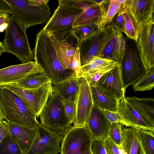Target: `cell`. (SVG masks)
Wrapping results in <instances>:
<instances>
[{"label":"cell","mask_w":154,"mask_h":154,"mask_svg":"<svg viewBox=\"0 0 154 154\" xmlns=\"http://www.w3.org/2000/svg\"><path fill=\"white\" fill-rule=\"evenodd\" d=\"M154 87V67L148 69L143 76L133 85L134 91L150 90Z\"/></svg>","instance_id":"30"},{"label":"cell","mask_w":154,"mask_h":154,"mask_svg":"<svg viewBox=\"0 0 154 154\" xmlns=\"http://www.w3.org/2000/svg\"><path fill=\"white\" fill-rule=\"evenodd\" d=\"M72 29L53 33L46 32L55 48L60 63L65 69H68L69 64L78 47L79 41Z\"/></svg>","instance_id":"10"},{"label":"cell","mask_w":154,"mask_h":154,"mask_svg":"<svg viewBox=\"0 0 154 154\" xmlns=\"http://www.w3.org/2000/svg\"><path fill=\"white\" fill-rule=\"evenodd\" d=\"M122 15L124 23L122 30L128 38L137 42L140 24L134 16L127 10L123 8Z\"/></svg>","instance_id":"28"},{"label":"cell","mask_w":154,"mask_h":154,"mask_svg":"<svg viewBox=\"0 0 154 154\" xmlns=\"http://www.w3.org/2000/svg\"><path fill=\"white\" fill-rule=\"evenodd\" d=\"M10 6L12 17L26 29L47 23L51 18L47 0H5Z\"/></svg>","instance_id":"3"},{"label":"cell","mask_w":154,"mask_h":154,"mask_svg":"<svg viewBox=\"0 0 154 154\" xmlns=\"http://www.w3.org/2000/svg\"><path fill=\"white\" fill-rule=\"evenodd\" d=\"M124 8L140 24L154 15V0H125Z\"/></svg>","instance_id":"22"},{"label":"cell","mask_w":154,"mask_h":154,"mask_svg":"<svg viewBox=\"0 0 154 154\" xmlns=\"http://www.w3.org/2000/svg\"><path fill=\"white\" fill-rule=\"evenodd\" d=\"M26 30L12 16H10L8 24L5 30L3 44L6 51L14 55L22 64L31 62L34 59Z\"/></svg>","instance_id":"4"},{"label":"cell","mask_w":154,"mask_h":154,"mask_svg":"<svg viewBox=\"0 0 154 154\" xmlns=\"http://www.w3.org/2000/svg\"><path fill=\"white\" fill-rule=\"evenodd\" d=\"M6 52L4 46L3 45L1 42H0V56H1L3 53Z\"/></svg>","instance_id":"46"},{"label":"cell","mask_w":154,"mask_h":154,"mask_svg":"<svg viewBox=\"0 0 154 154\" xmlns=\"http://www.w3.org/2000/svg\"><path fill=\"white\" fill-rule=\"evenodd\" d=\"M102 111L111 123L118 122L128 126L127 124L122 117L119 112H111L106 110Z\"/></svg>","instance_id":"41"},{"label":"cell","mask_w":154,"mask_h":154,"mask_svg":"<svg viewBox=\"0 0 154 154\" xmlns=\"http://www.w3.org/2000/svg\"><path fill=\"white\" fill-rule=\"evenodd\" d=\"M112 35L111 25L98 29L79 42L81 66L88 63L95 56L103 52Z\"/></svg>","instance_id":"7"},{"label":"cell","mask_w":154,"mask_h":154,"mask_svg":"<svg viewBox=\"0 0 154 154\" xmlns=\"http://www.w3.org/2000/svg\"><path fill=\"white\" fill-rule=\"evenodd\" d=\"M81 67L79 51L78 47L69 64L68 69L74 72L78 77Z\"/></svg>","instance_id":"38"},{"label":"cell","mask_w":154,"mask_h":154,"mask_svg":"<svg viewBox=\"0 0 154 154\" xmlns=\"http://www.w3.org/2000/svg\"><path fill=\"white\" fill-rule=\"evenodd\" d=\"M10 134L8 130L4 124L3 120H0V143L4 138Z\"/></svg>","instance_id":"44"},{"label":"cell","mask_w":154,"mask_h":154,"mask_svg":"<svg viewBox=\"0 0 154 154\" xmlns=\"http://www.w3.org/2000/svg\"><path fill=\"white\" fill-rule=\"evenodd\" d=\"M49 82H51L49 79L43 71L32 75L22 81L13 84L24 89H33Z\"/></svg>","instance_id":"29"},{"label":"cell","mask_w":154,"mask_h":154,"mask_svg":"<svg viewBox=\"0 0 154 154\" xmlns=\"http://www.w3.org/2000/svg\"><path fill=\"white\" fill-rule=\"evenodd\" d=\"M35 136L25 154H57L60 152V142L64 135L52 131L38 122Z\"/></svg>","instance_id":"12"},{"label":"cell","mask_w":154,"mask_h":154,"mask_svg":"<svg viewBox=\"0 0 154 154\" xmlns=\"http://www.w3.org/2000/svg\"><path fill=\"white\" fill-rule=\"evenodd\" d=\"M94 105L102 110L119 112L120 100L101 87L90 86Z\"/></svg>","instance_id":"21"},{"label":"cell","mask_w":154,"mask_h":154,"mask_svg":"<svg viewBox=\"0 0 154 154\" xmlns=\"http://www.w3.org/2000/svg\"><path fill=\"white\" fill-rule=\"evenodd\" d=\"M35 62L11 65L0 69V86L20 82L30 75L43 72Z\"/></svg>","instance_id":"15"},{"label":"cell","mask_w":154,"mask_h":154,"mask_svg":"<svg viewBox=\"0 0 154 154\" xmlns=\"http://www.w3.org/2000/svg\"><path fill=\"white\" fill-rule=\"evenodd\" d=\"M3 122L10 134L21 151L25 154L30 147L35 136L37 129H32L16 124Z\"/></svg>","instance_id":"20"},{"label":"cell","mask_w":154,"mask_h":154,"mask_svg":"<svg viewBox=\"0 0 154 154\" xmlns=\"http://www.w3.org/2000/svg\"><path fill=\"white\" fill-rule=\"evenodd\" d=\"M122 137L120 147L122 154H145L140 143L138 129L124 128Z\"/></svg>","instance_id":"23"},{"label":"cell","mask_w":154,"mask_h":154,"mask_svg":"<svg viewBox=\"0 0 154 154\" xmlns=\"http://www.w3.org/2000/svg\"><path fill=\"white\" fill-rule=\"evenodd\" d=\"M126 49L120 65L122 79L125 88L133 85L147 70L144 64L137 42L126 36Z\"/></svg>","instance_id":"6"},{"label":"cell","mask_w":154,"mask_h":154,"mask_svg":"<svg viewBox=\"0 0 154 154\" xmlns=\"http://www.w3.org/2000/svg\"><path fill=\"white\" fill-rule=\"evenodd\" d=\"M111 25V37L103 52L98 57L121 63L126 49V41L121 29L116 26Z\"/></svg>","instance_id":"16"},{"label":"cell","mask_w":154,"mask_h":154,"mask_svg":"<svg viewBox=\"0 0 154 154\" xmlns=\"http://www.w3.org/2000/svg\"><path fill=\"white\" fill-rule=\"evenodd\" d=\"M62 101L66 115L72 124L73 123L76 116L77 101L71 100Z\"/></svg>","instance_id":"36"},{"label":"cell","mask_w":154,"mask_h":154,"mask_svg":"<svg viewBox=\"0 0 154 154\" xmlns=\"http://www.w3.org/2000/svg\"><path fill=\"white\" fill-rule=\"evenodd\" d=\"M119 63L109 59L95 56L88 63L81 66L78 77H85L99 70L114 67Z\"/></svg>","instance_id":"27"},{"label":"cell","mask_w":154,"mask_h":154,"mask_svg":"<svg viewBox=\"0 0 154 154\" xmlns=\"http://www.w3.org/2000/svg\"><path fill=\"white\" fill-rule=\"evenodd\" d=\"M119 112L128 127L139 130L154 131L152 124L139 114L126 100H121Z\"/></svg>","instance_id":"19"},{"label":"cell","mask_w":154,"mask_h":154,"mask_svg":"<svg viewBox=\"0 0 154 154\" xmlns=\"http://www.w3.org/2000/svg\"><path fill=\"white\" fill-rule=\"evenodd\" d=\"M112 140L120 147L122 141V129L121 124L119 123H111L108 136Z\"/></svg>","instance_id":"35"},{"label":"cell","mask_w":154,"mask_h":154,"mask_svg":"<svg viewBox=\"0 0 154 154\" xmlns=\"http://www.w3.org/2000/svg\"><path fill=\"white\" fill-rule=\"evenodd\" d=\"M114 67H109L99 70L90 74L85 78L90 86L94 85L103 75L110 71Z\"/></svg>","instance_id":"39"},{"label":"cell","mask_w":154,"mask_h":154,"mask_svg":"<svg viewBox=\"0 0 154 154\" xmlns=\"http://www.w3.org/2000/svg\"><path fill=\"white\" fill-rule=\"evenodd\" d=\"M0 154H25L10 135L6 136L0 143Z\"/></svg>","instance_id":"33"},{"label":"cell","mask_w":154,"mask_h":154,"mask_svg":"<svg viewBox=\"0 0 154 154\" xmlns=\"http://www.w3.org/2000/svg\"><path fill=\"white\" fill-rule=\"evenodd\" d=\"M79 91L76 102V116L74 126H86L94 106L89 84L84 77H78Z\"/></svg>","instance_id":"14"},{"label":"cell","mask_w":154,"mask_h":154,"mask_svg":"<svg viewBox=\"0 0 154 154\" xmlns=\"http://www.w3.org/2000/svg\"><path fill=\"white\" fill-rule=\"evenodd\" d=\"M18 96L38 118L52 91L51 82L38 88L25 89L14 84L4 86Z\"/></svg>","instance_id":"11"},{"label":"cell","mask_w":154,"mask_h":154,"mask_svg":"<svg viewBox=\"0 0 154 154\" xmlns=\"http://www.w3.org/2000/svg\"><path fill=\"white\" fill-rule=\"evenodd\" d=\"M123 23L124 19L122 13L118 12L113 17L110 25L116 26L122 30L123 28Z\"/></svg>","instance_id":"43"},{"label":"cell","mask_w":154,"mask_h":154,"mask_svg":"<svg viewBox=\"0 0 154 154\" xmlns=\"http://www.w3.org/2000/svg\"><path fill=\"white\" fill-rule=\"evenodd\" d=\"M125 99L141 116L154 125V98H140L136 96L127 97Z\"/></svg>","instance_id":"24"},{"label":"cell","mask_w":154,"mask_h":154,"mask_svg":"<svg viewBox=\"0 0 154 154\" xmlns=\"http://www.w3.org/2000/svg\"><path fill=\"white\" fill-rule=\"evenodd\" d=\"M107 4L96 5L83 11L74 21L73 28L87 24L97 23L105 14L108 6Z\"/></svg>","instance_id":"26"},{"label":"cell","mask_w":154,"mask_h":154,"mask_svg":"<svg viewBox=\"0 0 154 154\" xmlns=\"http://www.w3.org/2000/svg\"><path fill=\"white\" fill-rule=\"evenodd\" d=\"M0 109L8 122L36 128L38 122L35 114L18 96L4 86H0Z\"/></svg>","instance_id":"2"},{"label":"cell","mask_w":154,"mask_h":154,"mask_svg":"<svg viewBox=\"0 0 154 154\" xmlns=\"http://www.w3.org/2000/svg\"><path fill=\"white\" fill-rule=\"evenodd\" d=\"M137 43L146 69L154 67V16L140 24Z\"/></svg>","instance_id":"13"},{"label":"cell","mask_w":154,"mask_h":154,"mask_svg":"<svg viewBox=\"0 0 154 154\" xmlns=\"http://www.w3.org/2000/svg\"><path fill=\"white\" fill-rule=\"evenodd\" d=\"M41 124L48 130L61 135L71 126L57 94L52 90L39 116Z\"/></svg>","instance_id":"5"},{"label":"cell","mask_w":154,"mask_h":154,"mask_svg":"<svg viewBox=\"0 0 154 154\" xmlns=\"http://www.w3.org/2000/svg\"><path fill=\"white\" fill-rule=\"evenodd\" d=\"M92 137L86 127L71 125L61 141V154H86L91 151Z\"/></svg>","instance_id":"8"},{"label":"cell","mask_w":154,"mask_h":154,"mask_svg":"<svg viewBox=\"0 0 154 154\" xmlns=\"http://www.w3.org/2000/svg\"><path fill=\"white\" fill-rule=\"evenodd\" d=\"M11 10L10 6L5 0H0V13L10 14Z\"/></svg>","instance_id":"45"},{"label":"cell","mask_w":154,"mask_h":154,"mask_svg":"<svg viewBox=\"0 0 154 154\" xmlns=\"http://www.w3.org/2000/svg\"><path fill=\"white\" fill-rule=\"evenodd\" d=\"M139 137L145 154H154V131L138 129Z\"/></svg>","instance_id":"32"},{"label":"cell","mask_w":154,"mask_h":154,"mask_svg":"<svg viewBox=\"0 0 154 154\" xmlns=\"http://www.w3.org/2000/svg\"><path fill=\"white\" fill-rule=\"evenodd\" d=\"M95 85L115 95L120 100L125 98V89L122 82L120 63L103 75Z\"/></svg>","instance_id":"18"},{"label":"cell","mask_w":154,"mask_h":154,"mask_svg":"<svg viewBox=\"0 0 154 154\" xmlns=\"http://www.w3.org/2000/svg\"><path fill=\"white\" fill-rule=\"evenodd\" d=\"M103 140L92 139L91 146L92 154H106Z\"/></svg>","instance_id":"40"},{"label":"cell","mask_w":154,"mask_h":154,"mask_svg":"<svg viewBox=\"0 0 154 154\" xmlns=\"http://www.w3.org/2000/svg\"><path fill=\"white\" fill-rule=\"evenodd\" d=\"M9 14L0 13V32H3L7 28L10 20Z\"/></svg>","instance_id":"42"},{"label":"cell","mask_w":154,"mask_h":154,"mask_svg":"<svg viewBox=\"0 0 154 154\" xmlns=\"http://www.w3.org/2000/svg\"><path fill=\"white\" fill-rule=\"evenodd\" d=\"M32 52L34 61L42 68L54 85L77 77L74 72L65 69L60 63L48 33L42 29L36 35Z\"/></svg>","instance_id":"1"},{"label":"cell","mask_w":154,"mask_h":154,"mask_svg":"<svg viewBox=\"0 0 154 154\" xmlns=\"http://www.w3.org/2000/svg\"><path fill=\"white\" fill-rule=\"evenodd\" d=\"M98 29L97 23H93L73 27L72 30L79 42Z\"/></svg>","instance_id":"34"},{"label":"cell","mask_w":154,"mask_h":154,"mask_svg":"<svg viewBox=\"0 0 154 154\" xmlns=\"http://www.w3.org/2000/svg\"><path fill=\"white\" fill-rule=\"evenodd\" d=\"M111 124L102 110L94 105L86 125L92 139L107 137Z\"/></svg>","instance_id":"17"},{"label":"cell","mask_w":154,"mask_h":154,"mask_svg":"<svg viewBox=\"0 0 154 154\" xmlns=\"http://www.w3.org/2000/svg\"><path fill=\"white\" fill-rule=\"evenodd\" d=\"M3 120H4V119L2 116V114L1 110H0V120L2 121Z\"/></svg>","instance_id":"47"},{"label":"cell","mask_w":154,"mask_h":154,"mask_svg":"<svg viewBox=\"0 0 154 154\" xmlns=\"http://www.w3.org/2000/svg\"><path fill=\"white\" fill-rule=\"evenodd\" d=\"M52 90L57 94L61 101H77L79 91L78 77L71 78L54 85Z\"/></svg>","instance_id":"25"},{"label":"cell","mask_w":154,"mask_h":154,"mask_svg":"<svg viewBox=\"0 0 154 154\" xmlns=\"http://www.w3.org/2000/svg\"><path fill=\"white\" fill-rule=\"evenodd\" d=\"M58 2L57 8L42 29L48 32L72 29L74 21L82 12L81 8L70 4L68 0H59Z\"/></svg>","instance_id":"9"},{"label":"cell","mask_w":154,"mask_h":154,"mask_svg":"<svg viewBox=\"0 0 154 154\" xmlns=\"http://www.w3.org/2000/svg\"><path fill=\"white\" fill-rule=\"evenodd\" d=\"M103 145L106 154H122L120 147L109 137L103 140Z\"/></svg>","instance_id":"37"},{"label":"cell","mask_w":154,"mask_h":154,"mask_svg":"<svg viewBox=\"0 0 154 154\" xmlns=\"http://www.w3.org/2000/svg\"><path fill=\"white\" fill-rule=\"evenodd\" d=\"M119 8L118 0H110L105 14L97 23L98 29H102L110 25L113 17L118 12Z\"/></svg>","instance_id":"31"}]
</instances>
